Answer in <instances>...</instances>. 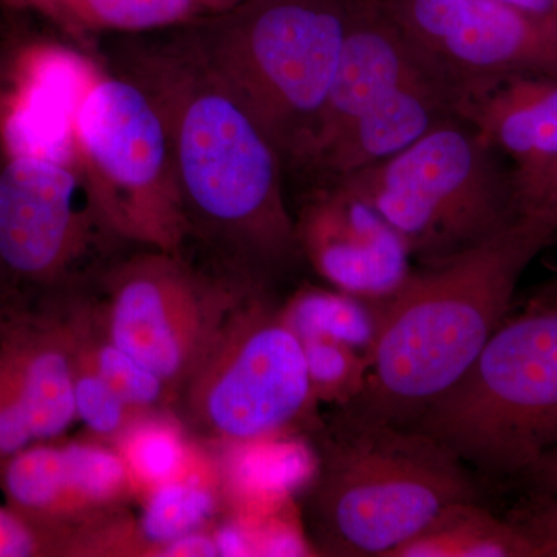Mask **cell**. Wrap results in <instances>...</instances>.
Wrapping results in <instances>:
<instances>
[{
	"label": "cell",
	"mask_w": 557,
	"mask_h": 557,
	"mask_svg": "<svg viewBox=\"0 0 557 557\" xmlns=\"http://www.w3.org/2000/svg\"><path fill=\"white\" fill-rule=\"evenodd\" d=\"M311 432L302 520L319 555L391 557L446 509L482 500L474 472L420 429L338 406Z\"/></svg>",
	"instance_id": "3"
},
{
	"label": "cell",
	"mask_w": 557,
	"mask_h": 557,
	"mask_svg": "<svg viewBox=\"0 0 557 557\" xmlns=\"http://www.w3.org/2000/svg\"><path fill=\"white\" fill-rule=\"evenodd\" d=\"M0 3L21 13L38 14L84 50L98 39L171 30L222 10L215 0H0Z\"/></svg>",
	"instance_id": "17"
},
{
	"label": "cell",
	"mask_w": 557,
	"mask_h": 557,
	"mask_svg": "<svg viewBox=\"0 0 557 557\" xmlns=\"http://www.w3.org/2000/svg\"><path fill=\"white\" fill-rule=\"evenodd\" d=\"M457 115L512 160L518 188L556 166L557 76L465 79Z\"/></svg>",
	"instance_id": "16"
},
{
	"label": "cell",
	"mask_w": 557,
	"mask_h": 557,
	"mask_svg": "<svg viewBox=\"0 0 557 557\" xmlns=\"http://www.w3.org/2000/svg\"><path fill=\"white\" fill-rule=\"evenodd\" d=\"M97 288L101 299L91 309L106 335L177 399L230 311L260 292L156 248L121 256Z\"/></svg>",
	"instance_id": "10"
},
{
	"label": "cell",
	"mask_w": 557,
	"mask_h": 557,
	"mask_svg": "<svg viewBox=\"0 0 557 557\" xmlns=\"http://www.w3.org/2000/svg\"><path fill=\"white\" fill-rule=\"evenodd\" d=\"M75 408L76 420L89 429L95 438L109 445H115L116 440L137 418L146 416L132 408L129 403L102 379L90 364L89 359L81 354L78 347H76Z\"/></svg>",
	"instance_id": "22"
},
{
	"label": "cell",
	"mask_w": 557,
	"mask_h": 557,
	"mask_svg": "<svg viewBox=\"0 0 557 557\" xmlns=\"http://www.w3.org/2000/svg\"><path fill=\"white\" fill-rule=\"evenodd\" d=\"M21 14V11L11 10L0 3V100H2L3 86L20 64L22 53L33 47L30 36L24 30L25 27H22ZM7 152L9 150L3 141L2 116H0V159H3Z\"/></svg>",
	"instance_id": "25"
},
{
	"label": "cell",
	"mask_w": 557,
	"mask_h": 557,
	"mask_svg": "<svg viewBox=\"0 0 557 557\" xmlns=\"http://www.w3.org/2000/svg\"><path fill=\"white\" fill-rule=\"evenodd\" d=\"M113 446L126 465L137 497L182 478L201 450L189 442L185 423L170 410L137 418Z\"/></svg>",
	"instance_id": "20"
},
{
	"label": "cell",
	"mask_w": 557,
	"mask_h": 557,
	"mask_svg": "<svg viewBox=\"0 0 557 557\" xmlns=\"http://www.w3.org/2000/svg\"><path fill=\"white\" fill-rule=\"evenodd\" d=\"M289 329L304 339H329L372 355L379 329L375 304L366 302L338 289L304 287L282 307Z\"/></svg>",
	"instance_id": "21"
},
{
	"label": "cell",
	"mask_w": 557,
	"mask_h": 557,
	"mask_svg": "<svg viewBox=\"0 0 557 557\" xmlns=\"http://www.w3.org/2000/svg\"><path fill=\"white\" fill-rule=\"evenodd\" d=\"M70 138L112 230L135 247L185 256L188 226L170 132L148 91L116 70H95L73 109Z\"/></svg>",
	"instance_id": "8"
},
{
	"label": "cell",
	"mask_w": 557,
	"mask_h": 557,
	"mask_svg": "<svg viewBox=\"0 0 557 557\" xmlns=\"http://www.w3.org/2000/svg\"><path fill=\"white\" fill-rule=\"evenodd\" d=\"M409 426L490 479H522L557 448V282L508 314L461 379Z\"/></svg>",
	"instance_id": "5"
},
{
	"label": "cell",
	"mask_w": 557,
	"mask_h": 557,
	"mask_svg": "<svg viewBox=\"0 0 557 557\" xmlns=\"http://www.w3.org/2000/svg\"><path fill=\"white\" fill-rule=\"evenodd\" d=\"M293 215L304 260L341 293L383 302L413 271L398 231L346 182L310 185Z\"/></svg>",
	"instance_id": "13"
},
{
	"label": "cell",
	"mask_w": 557,
	"mask_h": 557,
	"mask_svg": "<svg viewBox=\"0 0 557 557\" xmlns=\"http://www.w3.org/2000/svg\"><path fill=\"white\" fill-rule=\"evenodd\" d=\"M67 299L20 307L0 324V465L76 420V347Z\"/></svg>",
	"instance_id": "12"
},
{
	"label": "cell",
	"mask_w": 557,
	"mask_h": 557,
	"mask_svg": "<svg viewBox=\"0 0 557 557\" xmlns=\"http://www.w3.org/2000/svg\"><path fill=\"white\" fill-rule=\"evenodd\" d=\"M497 156L468 123L449 119L341 182L398 231L412 259L434 267L496 233L522 207L515 172Z\"/></svg>",
	"instance_id": "6"
},
{
	"label": "cell",
	"mask_w": 557,
	"mask_h": 557,
	"mask_svg": "<svg viewBox=\"0 0 557 557\" xmlns=\"http://www.w3.org/2000/svg\"><path fill=\"white\" fill-rule=\"evenodd\" d=\"M359 0H245L178 27L186 44L258 121L295 174Z\"/></svg>",
	"instance_id": "4"
},
{
	"label": "cell",
	"mask_w": 557,
	"mask_h": 557,
	"mask_svg": "<svg viewBox=\"0 0 557 557\" xmlns=\"http://www.w3.org/2000/svg\"><path fill=\"white\" fill-rule=\"evenodd\" d=\"M440 73L449 75L418 49L380 0H359L313 138L293 175L296 177L319 148L388 94L410 81Z\"/></svg>",
	"instance_id": "14"
},
{
	"label": "cell",
	"mask_w": 557,
	"mask_h": 557,
	"mask_svg": "<svg viewBox=\"0 0 557 557\" xmlns=\"http://www.w3.org/2000/svg\"><path fill=\"white\" fill-rule=\"evenodd\" d=\"M555 7H556V11H557V0H555Z\"/></svg>",
	"instance_id": "32"
},
{
	"label": "cell",
	"mask_w": 557,
	"mask_h": 557,
	"mask_svg": "<svg viewBox=\"0 0 557 557\" xmlns=\"http://www.w3.org/2000/svg\"><path fill=\"white\" fill-rule=\"evenodd\" d=\"M418 49L458 81L557 76V16L500 0H380Z\"/></svg>",
	"instance_id": "11"
},
{
	"label": "cell",
	"mask_w": 557,
	"mask_h": 557,
	"mask_svg": "<svg viewBox=\"0 0 557 557\" xmlns=\"http://www.w3.org/2000/svg\"><path fill=\"white\" fill-rule=\"evenodd\" d=\"M141 498V516L132 520L137 555L157 556L164 545L211 525L225 500L219 463L200 450L182 478L153 487Z\"/></svg>",
	"instance_id": "18"
},
{
	"label": "cell",
	"mask_w": 557,
	"mask_h": 557,
	"mask_svg": "<svg viewBox=\"0 0 557 557\" xmlns=\"http://www.w3.org/2000/svg\"><path fill=\"white\" fill-rule=\"evenodd\" d=\"M177 405L219 448L267 445L321 423L302 343L263 292L230 311Z\"/></svg>",
	"instance_id": "7"
},
{
	"label": "cell",
	"mask_w": 557,
	"mask_h": 557,
	"mask_svg": "<svg viewBox=\"0 0 557 557\" xmlns=\"http://www.w3.org/2000/svg\"><path fill=\"white\" fill-rule=\"evenodd\" d=\"M519 196L523 200L542 199V197H557V164L542 174L534 182L519 186Z\"/></svg>",
	"instance_id": "28"
},
{
	"label": "cell",
	"mask_w": 557,
	"mask_h": 557,
	"mask_svg": "<svg viewBox=\"0 0 557 557\" xmlns=\"http://www.w3.org/2000/svg\"><path fill=\"white\" fill-rule=\"evenodd\" d=\"M115 38L102 64L137 81L170 132L185 256L197 249L205 269L267 292L304 260L276 146L177 28Z\"/></svg>",
	"instance_id": "1"
},
{
	"label": "cell",
	"mask_w": 557,
	"mask_h": 557,
	"mask_svg": "<svg viewBox=\"0 0 557 557\" xmlns=\"http://www.w3.org/2000/svg\"><path fill=\"white\" fill-rule=\"evenodd\" d=\"M511 520L528 539L536 557H557V494L534 496Z\"/></svg>",
	"instance_id": "24"
},
{
	"label": "cell",
	"mask_w": 557,
	"mask_h": 557,
	"mask_svg": "<svg viewBox=\"0 0 557 557\" xmlns=\"http://www.w3.org/2000/svg\"><path fill=\"white\" fill-rule=\"evenodd\" d=\"M557 237V197L522 200L515 218L456 258L412 271L375 302L364 383L347 408L412 424L475 361L511 310L520 278Z\"/></svg>",
	"instance_id": "2"
},
{
	"label": "cell",
	"mask_w": 557,
	"mask_h": 557,
	"mask_svg": "<svg viewBox=\"0 0 557 557\" xmlns=\"http://www.w3.org/2000/svg\"><path fill=\"white\" fill-rule=\"evenodd\" d=\"M500 2L531 11V13L553 14V16H557L555 0H500Z\"/></svg>",
	"instance_id": "29"
},
{
	"label": "cell",
	"mask_w": 557,
	"mask_h": 557,
	"mask_svg": "<svg viewBox=\"0 0 557 557\" xmlns=\"http://www.w3.org/2000/svg\"><path fill=\"white\" fill-rule=\"evenodd\" d=\"M534 496H556L557 494V448L549 450L530 471L523 475Z\"/></svg>",
	"instance_id": "27"
},
{
	"label": "cell",
	"mask_w": 557,
	"mask_h": 557,
	"mask_svg": "<svg viewBox=\"0 0 557 557\" xmlns=\"http://www.w3.org/2000/svg\"><path fill=\"white\" fill-rule=\"evenodd\" d=\"M14 309H20V306H16V304L11 300L9 293L0 285V324H2L3 319L9 317Z\"/></svg>",
	"instance_id": "30"
},
{
	"label": "cell",
	"mask_w": 557,
	"mask_h": 557,
	"mask_svg": "<svg viewBox=\"0 0 557 557\" xmlns=\"http://www.w3.org/2000/svg\"><path fill=\"white\" fill-rule=\"evenodd\" d=\"M219 3L220 9L226 10L231 9V7L239 5V3L245 2V0H215Z\"/></svg>",
	"instance_id": "31"
},
{
	"label": "cell",
	"mask_w": 557,
	"mask_h": 557,
	"mask_svg": "<svg viewBox=\"0 0 557 557\" xmlns=\"http://www.w3.org/2000/svg\"><path fill=\"white\" fill-rule=\"evenodd\" d=\"M460 97V81L445 73L410 81L319 148L298 175L317 185L392 159L443 121L458 119Z\"/></svg>",
	"instance_id": "15"
},
{
	"label": "cell",
	"mask_w": 557,
	"mask_h": 557,
	"mask_svg": "<svg viewBox=\"0 0 557 557\" xmlns=\"http://www.w3.org/2000/svg\"><path fill=\"white\" fill-rule=\"evenodd\" d=\"M60 556L57 542L9 505H0V557Z\"/></svg>",
	"instance_id": "23"
},
{
	"label": "cell",
	"mask_w": 557,
	"mask_h": 557,
	"mask_svg": "<svg viewBox=\"0 0 557 557\" xmlns=\"http://www.w3.org/2000/svg\"><path fill=\"white\" fill-rule=\"evenodd\" d=\"M161 557H193V556H219L218 545L212 537L211 530H201L197 533H190L188 536L177 539L171 544L164 545L157 553Z\"/></svg>",
	"instance_id": "26"
},
{
	"label": "cell",
	"mask_w": 557,
	"mask_h": 557,
	"mask_svg": "<svg viewBox=\"0 0 557 557\" xmlns=\"http://www.w3.org/2000/svg\"><path fill=\"white\" fill-rule=\"evenodd\" d=\"M391 557H536L511 519H500L482 500L446 509Z\"/></svg>",
	"instance_id": "19"
},
{
	"label": "cell",
	"mask_w": 557,
	"mask_h": 557,
	"mask_svg": "<svg viewBox=\"0 0 557 557\" xmlns=\"http://www.w3.org/2000/svg\"><path fill=\"white\" fill-rule=\"evenodd\" d=\"M129 247L73 157L7 152L0 159V285L16 306L97 287Z\"/></svg>",
	"instance_id": "9"
}]
</instances>
